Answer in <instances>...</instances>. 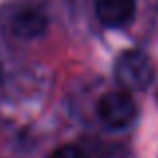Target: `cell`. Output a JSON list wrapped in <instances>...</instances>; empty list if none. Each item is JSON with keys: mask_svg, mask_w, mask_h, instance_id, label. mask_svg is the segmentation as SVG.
Instances as JSON below:
<instances>
[{"mask_svg": "<svg viewBox=\"0 0 158 158\" xmlns=\"http://www.w3.org/2000/svg\"><path fill=\"white\" fill-rule=\"evenodd\" d=\"M116 82L128 92H140L146 90L154 80V64L150 56L142 50H124L116 58L114 64Z\"/></svg>", "mask_w": 158, "mask_h": 158, "instance_id": "obj_1", "label": "cell"}, {"mask_svg": "<svg viewBox=\"0 0 158 158\" xmlns=\"http://www.w3.org/2000/svg\"><path fill=\"white\" fill-rule=\"evenodd\" d=\"M96 114L106 128L124 130L132 126L138 118V104L128 90H112L100 96L96 104Z\"/></svg>", "mask_w": 158, "mask_h": 158, "instance_id": "obj_2", "label": "cell"}, {"mask_svg": "<svg viewBox=\"0 0 158 158\" xmlns=\"http://www.w3.org/2000/svg\"><path fill=\"white\" fill-rule=\"evenodd\" d=\"M94 12L106 28H122L136 14V0H96Z\"/></svg>", "mask_w": 158, "mask_h": 158, "instance_id": "obj_3", "label": "cell"}, {"mask_svg": "<svg viewBox=\"0 0 158 158\" xmlns=\"http://www.w3.org/2000/svg\"><path fill=\"white\" fill-rule=\"evenodd\" d=\"M48 18L44 14V10L34 6H28L24 10L16 12V16L12 18V30L20 38H36L46 30Z\"/></svg>", "mask_w": 158, "mask_h": 158, "instance_id": "obj_4", "label": "cell"}, {"mask_svg": "<svg viewBox=\"0 0 158 158\" xmlns=\"http://www.w3.org/2000/svg\"><path fill=\"white\" fill-rule=\"evenodd\" d=\"M48 158H88V154L74 144H64V146L56 148Z\"/></svg>", "mask_w": 158, "mask_h": 158, "instance_id": "obj_5", "label": "cell"}]
</instances>
